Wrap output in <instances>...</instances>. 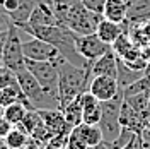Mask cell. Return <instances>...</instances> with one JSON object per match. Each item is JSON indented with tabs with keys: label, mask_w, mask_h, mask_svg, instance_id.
Returning <instances> with one entry per match:
<instances>
[{
	"label": "cell",
	"mask_w": 150,
	"mask_h": 149,
	"mask_svg": "<svg viewBox=\"0 0 150 149\" xmlns=\"http://www.w3.org/2000/svg\"><path fill=\"white\" fill-rule=\"evenodd\" d=\"M91 69L74 65L65 58L60 62V77H58V94H60V110L70 101L79 98L84 91H89L91 84Z\"/></svg>",
	"instance_id": "obj_1"
},
{
	"label": "cell",
	"mask_w": 150,
	"mask_h": 149,
	"mask_svg": "<svg viewBox=\"0 0 150 149\" xmlns=\"http://www.w3.org/2000/svg\"><path fill=\"white\" fill-rule=\"evenodd\" d=\"M103 17V14L85 9L82 2H79L67 10L63 26H67L70 31H74L75 34H91V33H96Z\"/></svg>",
	"instance_id": "obj_2"
},
{
	"label": "cell",
	"mask_w": 150,
	"mask_h": 149,
	"mask_svg": "<svg viewBox=\"0 0 150 149\" xmlns=\"http://www.w3.org/2000/svg\"><path fill=\"white\" fill-rule=\"evenodd\" d=\"M125 96L120 93L116 98H112L109 101H101L103 108V117L99 122V127L103 130V137L106 144H111L121 132V123H120V112H121V105Z\"/></svg>",
	"instance_id": "obj_3"
},
{
	"label": "cell",
	"mask_w": 150,
	"mask_h": 149,
	"mask_svg": "<svg viewBox=\"0 0 150 149\" xmlns=\"http://www.w3.org/2000/svg\"><path fill=\"white\" fill-rule=\"evenodd\" d=\"M21 29L10 22L9 26V34L4 45V52H2V60L4 65L10 69L12 72H19L21 69L26 67V57L22 52V39H21Z\"/></svg>",
	"instance_id": "obj_4"
},
{
	"label": "cell",
	"mask_w": 150,
	"mask_h": 149,
	"mask_svg": "<svg viewBox=\"0 0 150 149\" xmlns=\"http://www.w3.org/2000/svg\"><path fill=\"white\" fill-rule=\"evenodd\" d=\"M39 62V60H26V69L38 79L46 91L58 94V77H60V62Z\"/></svg>",
	"instance_id": "obj_5"
},
{
	"label": "cell",
	"mask_w": 150,
	"mask_h": 149,
	"mask_svg": "<svg viewBox=\"0 0 150 149\" xmlns=\"http://www.w3.org/2000/svg\"><path fill=\"white\" fill-rule=\"evenodd\" d=\"M22 52L26 60H39V62H56L60 58H63L60 50L48 43L41 38L31 36V39L22 41Z\"/></svg>",
	"instance_id": "obj_6"
},
{
	"label": "cell",
	"mask_w": 150,
	"mask_h": 149,
	"mask_svg": "<svg viewBox=\"0 0 150 149\" xmlns=\"http://www.w3.org/2000/svg\"><path fill=\"white\" fill-rule=\"evenodd\" d=\"M75 48L80 55L84 57L87 62H96L99 57L108 53L112 50L111 45L104 43L101 38L97 36V33H91V34H75Z\"/></svg>",
	"instance_id": "obj_7"
},
{
	"label": "cell",
	"mask_w": 150,
	"mask_h": 149,
	"mask_svg": "<svg viewBox=\"0 0 150 149\" xmlns=\"http://www.w3.org/2000/svg\"><path fill=\"white\" fill-rule=\"evenodd\" d=\"M55 24H58V19H56L53 0H38V4L34 7V10H33V14H31V17H29L28 24L19 26V29L22 33H29V29H33V28L55 26Z\"/></svg>",
	"instance_id": "obj_8"
},
{
	"label": "cell",
	"mask_w": 150,
	"mask_h": 149,
	"mask_svg": "<svg viewBox=\"0 0 150 149\" xmlns=\"http://www.w3.org/2000/svg\"><path fill=\"white\" fill-rule=\"evenodd\" d=\"M89 91L99 101H109L112 98H116L120 93H123V89L118 84V79L108 77V75H94L89 84Z\"/></svg>",
	"instance_id": "obj_9"
},
{
	"label": "cell",
	"mask_w": 150,
	"mask_h": 149,
	"mask_svg": "<svg viewBox=\"0 0 150 149\" xmlns=\"http://www.w3.org/2000/svg\"><path fill=\"white\" fill-rule=\"evenodd\" d=\"M150 21V0H135L133 4L128 5L126 12V21L123 22L126 33L133 26H142Z\"/></svg>",
	"instance_id": "obj_10"
},
{
	"label": "cell",
	"mask_w": 150,
	"mask_h": 149,
	"mask_svg": "<svg viewBox=\"0 0 150 149\" xmlns=\"http://www.w3.org/2000/svg\"><path fill=\"white\" fill-rule=\"evenodd\" d=\"M80 101H82V122L89 125H99L103 117L101 101L91 91H84L80 94Z\"/></svg>",
	"instance_id": "obj_11"
},
{
	"label": "cell",
	"mask_w": 150,
	"mask_h": 149,
	"mask_svg": "<svg viewBox=\"0 0 150 149\" xmlns=\"http://www.w3.org/2000/svg\"><path fill=\"white\" fill-rule=\"evenodd\" d=\"M120 123H121V127H126L138 135L147 129V120L143 118V115L138 113L137 110H133L125 100H123L121 112H120Z\"/></svg>",
	"instance_id": "obj_12"
},
{
	"label": "cell",
	"mask_w": 150,
	"mask_h": 149,
	"mask_svg": "<svg viewBox=\"0 0 150 149\" xmlns=\"http://www.w3.org/2000/svg\"><path fill=\"white\" fill-rule=\"evenodd\" d=\"M38 112H39L41 118L45 122L46 129L53 134V137L58 135V134L72 130V127L67 123L65 115H63V112H62L60 108H55V110H38Z\"/></svg>",
	"instance_id": "obj_13"
},
{
	"label": "cell",
	"mask_w": 150,
	"mask_h": 149,
	"mask_svg": "<svg viewBox=\"0 0 150 149\" xmlns=\"http://www.w3.org/2000/svg\"><path fill=\"white\" fill-rule=\"evenodd\" d=\"M91 74L94 75H108V77H118V55L114 50H109L108 53L99 57L96 62H92Z\"/></svg>",
	"instance_id": "obj_14"
},
{
	"label": "cell",
	"mask_w": 150,
	"mask_h": 149,
	"mask_svg": "<svg viewBox=\"0 0 150 149\" xmlns=\"http://www.w3.org/2000/svg\"><path fill=\"white\" fill-rule=\"evenodd\" d=\"M96 33H97V36L101 38L104 43L112 45L123 33H126V28H125V24H118V22H112L109 19L103 17V21L99 22V26L96 29Z\"/></svg>",
	"instance_id": "obj_15"
},
{
	"label": "cell",
	"mask_w": 150,
	"mask_h": 149,
	"mask_svg": "<svg viewBox=\"0 0 150 149\" xmlns=\"http://www.w3.org/2000/svg\"><path fill=\"white\" fill-rule=\"evenodd\" d=\"M17 101L26 103L29 108H33L31 103L28 101V98H26V94L22 93V89H21L17 81L14 84H10V86H7V87H4V89H0V106L2 108H5V106H9L12 103H17Z\"/></svg>",
	"instance_id": "obj_16"
},
{
	"label": "cell",
	"mask_w": 150,
	"mask_h": 149,
	"mask_svg": "<svg viewBox=\"0 0 150 149\" xmlns=\"http://www.w3.org/2000/svg\"><path fill=\"white\" fill-rule=\"evenodd\" d=\"M126 12H128V4L125 0H108L104 5L103 16L104 19H109L112 22L123 24L126 21Z\"/></svg>",
	"instance_id": "obj_17"
},
{
	"label": "cell",
	"mask_w": 150,
	"mask_h": 149,
	"mask_svg": "<svg viewBox=\"0 0 150 149\" xmlns=\"http://www.w3.org/2000/svg\"><path fill=\"white\" fill-rule=\"evenodd\" d=\"M74 129L79 132V135L82 137V140H84L89 148H96V146H99V144L104 142L103 130H101L99 125H89V123H84L82 122L80 125H77Z\"/></svg>",
	"instance_id": "obj_18"
},
{
	"label": "cell",
	"mask_w": 150,
	"mask_h": 149,
	"mask_svg": "<svg viewBox=\"0 0 150 149\" xmlns=\"http://www.w3.org/2000/svg\"><path fill=\"white\" fill-rule=\"evenodd\" d=\"M143 74H145V70H135V69H131V67H128L118 57V77L116 79H118V84H120L121 89H126L128 86L137 82Z\"/></svg>",
	"instance_id": "obj_19"
},
{
	"label": "cell",
	"mask_w": 150,
	"mask_h": 149,
	"mask_svg": "<svg viewBox=\"0 0 150 149\" xmlns=\"http://www.w3.org/2000/svg\"><path fill=\"white\" fill-rule=\"evenodd\" d=\"M62 112L65 115V120L67 123L74 129L77 125L82 123V101H80V96L75 98L74 101H70L67 106L62 108Z\"/></svg>",
	"instance_id": "obj_20"
},
{
	"label": "cell",
	"mask_w": 150,
	"mask_h": 149,
	"mask_svg": "<svg viewBox=\"0 0 150 149\" xmlns=\"http://www.w3.org/2000/svg\"><path fill=\"white\" fill-rule=\"evenodd\" d=\"M28 110H31L26 103H12V105H9V106H5L4 108V118L5 120H9L12 125H17V123H21L22 122V118L26 117V113H28Z\"/></svg>",
	"instance_id": "obj_21"
},
{
	"label": "cell",
	"mask_w": 150,
	"mask_h": 149,
	"mask_svg": "<svg viewBox=\"0 0 150 149\" xmlns=\"http://www.w3.org/2000/svg\"><path fill=\"white\" fill-rule=\"evenodd\" d=\"M29 139L31 137L22 129H19L17 125H14L12 130L5 135V144H7L9 149H22L29 142Z\"/></svg>",
	"instance_id": "obj_22"
},
{
	"label": "cell",
	"mask_w": 150,
	"mask_h": 149,
	"mask_svg": "<svg viewBox=\"0 0 150 149\" xmlns=\"http://www.w3.org/2000/svg\"><path fill=\"white\" fill-rule=\"evenodd\" d=\"M149 96H150V89H147V91H138V93L125 96V101L128 103L133 110H137L138 113L145 115L147 106H149Z\"/></svg>",
	"instance_id": "obj_23"
},
{
	"label": "cell",
	"mask_w": 150,
	"mask_h": 149,
	"mask_svg": "<svg viewBox=\"0 0 150 149\" xmlns=\"http://www.w3.org/2000/svg\"><path fill=\"white\" fill-rule=\"evenodd\" d=\"M111 47H112V50H114V53H116V55L121 57V55H125L128 50H131L133 47H137V45L131 41V38H130V34H128V33H123L121 36L118 38V39L112 43Z\"/></svg>",
	"instance_id": "obj_24"
},
{
	"label": "cell",
	"mask_w": 150,
	"mask_h": 149,
	"mask_svg": "<svg viewBox=\"0 0 150 149\" xmlns=\"http://www.w3.org/2000/svg\"><path fill=\"white\" fill-rule=\"evenodd\" d=\"M67 148L68 149H89V146L82 140V137L79 135V132L75 129H72L70 134H68V146Z\"/></svg>",
	"instance_id": "obj_25"
},
{
	"label": "cell",
	"mask_w": 150,
	"mask_h": 149,
	"mask_svg": "<svg viewBox=\"0 0 150 149\" xmlns=\"http://www.w3.org/2000/svg\"><path fill=\"white\" fill-rule=\"evenodd\" d=\"M17 81V77H16V72H12L10 69L4 65L0 69V89H4V87H7L10 84H14Z\"/></svg>",
	"instance_id": "obj_26"
},
{
	"label": "cell",
	"mask_w": 150,
	"mask_h": 149,
	"mask_svg": "<svg viewBox=\"0 0 150 149\" xmlns=\"http://www.w3.org/2000/svg\"><path fill=\"white\" fill-rule=\"evenodd\" d=\"M80 2H82V5H84L85 9L92 10V12H97V14H103L104 5H106L108 0H80Z\"/></svg>",
	"instance_id": "obj_27"
},
{
	"label": "cell",
	"mask_w": 150,
	"mask_h": 149,
	"mask_svg": "<svg viewBox=\"0 0 150 149\" xmlns=\"http://www.w3.org/2000/svg\"><path fill=\"white\" fill-rule=\"evenodd\" d=\"M12 127H14V125H12L9 120H5V118H4V115H2V117H0V137H2V139H5V135L12 130Z\"/></svg>",
	"instance_id": "obj_28"
},
{
	"label": "cell",
	"mask_w": 150,
	"mask_h": 149,
	"mask_svg": "<svg viewBox=\"0 0 150 149\" xmlns=\"http://www.w3.org/2000/svg\"><path fill=\"white\" fill-rule=\"evenodd\" d=\"M45 146H46V144H43V142H39V140H36V139H33V137H31L29 142L22 149H45Z\"/></svg>",
	"instance_id": "obj_29"
},
{
	"label": "cell",
	"mask_w": 150,
	"mask_h": 149,
	"mask_svg": "<svg viewBox=\"0 0 150 149\" xmlns=\"http://www.w3.org/2000/svg\"><path fill=\"white\" fill-rule=\"evenodd\" d=\"M7 34H9V29H7V31H0V55H2V52H4V45H5Z\"/></svg>",
	"instance_id": "obj_30"
},
{
	"label": "cell",
	"mask_w": 150,
	"mask_h": 149,
	"mask_svg": "<svg viewBox=\"0 0 150 149\" xmlns=\"http://www.w3.org/2000/svg\"><path fill=\"white\" fill-rule=\"evenodd\" d=\"M143 118H145V120L150 118V96H149V106H147V112H145V115H143Z\"/></svg>",
	"instance_id": "obj_31"
},
{
	"label": "cell",
	"mask_w": 150,
	"mask_h": 149,
	"mask_svg": "<svg viewBox=\"0 0 150 149\" xmlns=\"http://www.w3.org/2000/svg\"><path fill=\"white\" fill-rule=\"evenodd\" d=\"M0 149H9L5 144V139H2V137H0Z\"/></svg>",
	"instance_id": "obj_32"
},
{
	"label": "cell",
	"mask_w": 150,
	"mask_h": 149,
	"mask_svg": "<svg viewBox=\"0 0 150 149\" xmlns=\"http://www.w3.org/2000/svg\"><path fill=\"white\" fill-rule=\"evenodd\" d=\"M4 67V60H2V55H0V69Z\"/></svg>",
	"instance_id": "obj_33"
},
{
	"label": "cell",
	"mask_w": 150,
	"mask_h": 149,
	"mask_svg": "<svg viewBox=\"0 0 150 149\" xmlns=\"http://www.w3.org/2000/svg\"><path fill=\"white\" fill-rule=\"evenodd\" d=\"M125 2H126V4L130 5V4H133V2H135V0H125Z\"/></svg>",
	"instance_id": "obj_34"
},
{
	"label": "cell",
	"mask_w": 150,
	"mask_h": 149,
	"mask_svg": "<svg viewBox=\"0 0 150 149\" xmlns=\"http://www.w3.org/2000/svg\"><path fill=\"white\" fill-rule=\"evenodd\" d=\"M147 129H149V130H150V118H149V120H147Z\"/></svg>",
	"instance_id": "obj_35"
},
{
	"label": "cell",
	"mask_w": 150,
	"mask_h": 149,
	"mask_svg": "<svg viewBox=\"0 0 150 149\" xmlns=\"http://www.w3.org/2000/svg\"><path fill=\"white\" fill-rule=\"evenodd\" d=\"M2 113H4V108H2V106H0V117H2Z\"/></svg>",
	"instance_id": "obj_36"
}]
</instances>
